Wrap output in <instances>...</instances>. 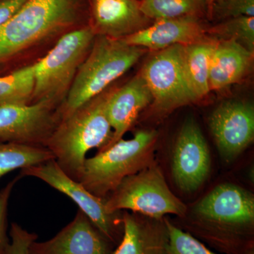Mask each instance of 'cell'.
Returning <instances> with one entry per match:
<instances>
[{
    "mask_svg": "<svg viewBox=\"0 0 254 254\" xmlns=\"http://www.w3.org/2000/svg\"><path fill=\"white\" fill-rule=\"evenodd\" d=\"M182 47L176 45L157 52L140 72L153 96V104L160 113H170L196 102L184 73Z\"/></svg>",
    "mask_w": 254,
    "mask_h": 254,
    "instance_id": "obj_9",
    "label": "cell"
},
{
    "mask_svg": "<svg viewBox=\"0 0 254 254\" xmlns=\"http://www.w3.org/2000/svg\"><path fill=\"white\" fill-rule=\"evenodd\" d=\"M115 246L78 209L72 221L46 242L34 241L30 254H112Z\"/></svg>",
    "mask_w": 254,
    "mask_h": 254,
    "instance_id": "obj_13",
    "label": "cell"
},
{
    "mask_svg": "<svg viewBox=\"0 0 254 254\" xmlns=\"http://www.w3.org/2000/svg\"><path fill=\"white\" fill-rule=\"evenodd\" d=\"M21 178L22 177L18 175L0 190V254H6L9 249L10 238L9 235H8V205L13 189Z\"/></svg>",
    "mask_w": 254,
    "mask_h": 254,
    "instance_id": "obj_25",
    "label": "cell"
},
{
    "mask_svg": "<svg viewBox=\"0 0 254 254\" xmlns=\"http://www.w3.org/2000/svg\"><path fill=\"white\" fill-rule=\"evenodd\" d=\"M55 159L48 148L0 141V177Z\"/></svg>",
    "mask_w": 254,
    "mask_h": 254,
    "instance_id": "obj_21",
    "label": "cell"
},
{
    "mask_svg": "<svg viewBox=\"0 0 254 254\" xmlns=\"http://www.w3.org/2000/svg\"><path fill=\"white\" fill-rule=\"evenodd\" d=\"M158 133L141 130L95 156L86 158L78 182L92 194L106 198L124 179L149 166L154 160Z\"/></svg>",
    "mask_w": 254,
    "mask_h": 254,
    "instance_id": "obj_5",
    "label": "cell"
},
{
    "mask_svg": "<svg viewBox=\"0 0 254 254\" xmlns=\"http://www.w3.org/2000/svg\"><path fill=\"white\" fill-rule=\"evenodd\" d=\"M254 53L234 40L218 41L210 63V91H220L238 83L253 61Z\"/></svg>",
    "mask_w": 254,
    "mask_h": 254,
    "instance_id": "obj_18",
    "label": "cell"
},
{
    "mask_svg": "<svg viewBox=\"0 0 254 254\" xmlns=\"http://www.w3.org/2000/svg\"><path fill=\"white\" fill-rule=\"evenodd\" d=\"M144 48L130 46L122 39L100 36L78 68L68 89L61 120L99 95L110 83L134 66Z\"/></svg>",
    "mask_w": 254,
    "mask_h": 254,
    "instance_id": "obj_4",
    "label": "cell"
},
{
    "mask_svg": "<svg viewBox=\"0 0 254 254\" xmlns=\"http://www.w3.org/2000/svg\"><path fill=\"white\" fill-rule=\"evenodd\" d=\"M90 4L93 28L100 36L123 39L148 26L137 0H90Z\"/></svg>",
    "mask_w": 254,
    "mask_h": 254,
    "instance_id": "obj_15",
    "label": "cell"
},
{
    "mask_svg": "<svg viewBox=\"0 0 254 254\" xmlns=\"http://www.w3.org/2000/svg\"><path fill=\"white\" fill-rule=\"evenodd\" d=\"M27 0H1L0 1V28L8 22Z\"/></svg>",
    "mask_w": 254,
    "mask_h": 254,
    "instance_id": "obj_28",
    "label": "cell"
},
{
    "mask_svg": "<svg viewBox=\"0 0 254 254\" xmlns=\"http://www.w3.org/2000/svg\"><path fill=\"white\" fill-rule=\"evenodd\" d=\"M35 88V64L0 77V105H28Z\"/></svg>",
    "mask_w": 254,
    "mask_h": 254,
    "instance_id": "obj_22",
    "label": "cell"
},
{
    "mask_svg": "<svg viewBox=\"0 0 254 254\" xmlns=\"http://www.w3.org/2000/svg\"><path fill=\"white\" fill-rule=\"evenodd\" d=\"M83 8V0H27L0 28V62L75 26Z\"/></svg>",
    "mask_w": 254,
    "mask_h": 254,
    "instance_id": "obj_3",
    "label": "cell"
},
{
    "mask_svg": "<svg viewBox=\"0 0 254 254\" xmlns=\"http://www.w3.org/2000/svg\"><path fill=\"white\" fill-rule=\"evenodd\" d=\"M153 96L141 73L107 95L105 108L113 129V137L109 145L103 150L122 139L133 126L142 110L153 103Z\"/></svg>",
    "mask_w": 254,
    "mask_h": 254,
    "instance_id": "obj_16",
    "label": "cell"
},
{
    "mask_svg": "<svg viewBox=\"0 0 254 254\" xmlns=\"http://www.w3.org/2000/svg\"><path fill=\"white\" fill-rule=\"evenodd\" d=\"M19 175L36 177L67 195L115 247L121 242L124 234L123 211L110 213L106 208V198L92 194L79 182L68 177L55 159L22 169Z\"/></svg>",
    "mask_w": 254,
    "mask_h": 254,
    "instance_id": "obj_8",
    "label": "cell"
},
{
    "mask_svg": "<svg viewBox=\"0 0 254 254\" xmlns=\"http://www.w3.org/2000/svg\"><path fill=\"white\" fill-rule=\"evenodd\" d=\"M187 232L225 254L254 249V196L231 183L215 187L193 208Z\"/></svg>",
    "mask_w": 254,
    "mask_h": 254,
    "instance_id": "obj_1",
    "label": "cell"
},
{
    "mask_svg": "<svg viewBox=\"0 0 254 254\" xmlns=\"http://www.w3.org/2000/svg\"><path fill=\"white\" fill-rule=\"evenodd\" d=\"M107 95L97 96L61 120L47 141L46 148L68 177L78 182L86 155L109 145L113 129L106 113Z\"/></svg>",
    "mask_w": 254,
    "mask_h": 254,
    "instance_id": "obj_2",
    "label": "cell"
},
{
    "mask_svg": "<svg viewBox=\"0 0 254 254\" xmlns=\"http://www.w3.org/2000/svg\"><path fill=\"white\" fill-rule=\"evenodd\" d=\"M55 103L42 100L28 105H0V141L46 148L61 122Z\"/></svg>",
    "mask_w": 254,
    "mask_h": 254,
    "instance_id": "obj_10",
    "label": "cell"
},
{
    "mask_svg": "<svg viewBox=\"0 0 254 254\" xmlns=\"http://www.w3.org/2000/svg\"><path fill=\"white\" fill-rule=\"evenodd\" d=\"M205 32L199 18L188 16L158 20L122 40L130 46L158 52L176 45L187 46L199 41L206 36Z\"/></svg>",
    "mask_w": 254,
    "mask_h": 254,
    "instance_id": "obj_14",
    "label": "cell"
},
{
    "mask_svg": "<svg viewBox=\"0 0 254 254\" xmlns=\"http://www.w3.org/2000/svg\"><path fill=\"white\" fill-rule=\"evenodd\" d=\"M140 9L155 21L182 17L200 18L209 11L206 0H141Z\"/></svg>",
    "mask_w": 254,
    "mask_h": 254,
    "instance_id": "obj_20",
    "label": "cell"
},
{
    "mask_svg": "<svg viewBox=\"0 0 254 254\" xmlns=\"http://www.w3.org/2000/svg\"><path fill=\"white\" fill-rule=\"evenodd\" d=\"M211 158L208 143L198 124L188 119L182 125L172 159L175 184L185 192H193L208 178Z\"/></svg>",
    "mask_w": 254,
    "mask_h": 254,
    "instance_id": "obj_11",
    "label": "cell"
},
{
    "mask_svg": "<svg viewBox=\"0 0 254 254\" xmlns=\"http://www.w3.org/2000/svg\"><path fill=\"white\" fill-rule=\"evenodd\" d=\"M221 17L235 18L254 16V0H226L215 5L211 11Z\"/></svg>",
    "mask_w": 254,
    "mask_h": 254,
    "instance_id": "obj_27",
    "label": "cell"
},
{
    "mask_svg": "<svg viewBox=\"0 0 254 254\" xmlns=\"http://www.w3.org/2000/svg\"><path fill=\"white\" fill-rule=\"evenodd\" d=\"M10 245L6 254H30L29 247L38 235L28 232L16 222L11 223L9 230Z\"/></svg>",
    "mask_w": 254,
    "mask_h": 254,
    "instance_id": "obj_26",
    "label": "cell"
},
{
    "mask_svg": "<svg viewBox=\"0 0 254 254\" xmlns=\"http://www.w3.org/2000/svg\"><path fill=\"white\" fill-rule=\"evenodd\" d=\"M247 254H254V250H250V252H248Z\"/></svg>",
    "mask_w": 254,
    "mask_h": 254,
    "instance_id": "obj_30",
    "label": "cell"
},
{
    "mask_svg": "<svg viewBox=\"0 0 254 254\" xmlns=\"http://www.w3.org/2000/svg\"><path fill=\"white\" fill-rule=\"evenodd\" d=\"M95 35L91 26L68 32L45 58L35 63L33 99L56 103L68 91L93 43Z\"/></svg>",
    "mask_w": 254,
    "mask_h": 254,
    "instance_id": "obj_7",
    "label": "cell"
},
{
    "mask_svg": "<svg viewBox=\"0 0 254 254\" xmlns=\"http://www.w3.org/2000/svg\"><path fill=\"white\" fill-rule=\"evenodd\" d=\"M214 38L220 40H234L254 53V17L239 16L230 18L209 31Z\"/></svg>",
    "mask_w": 254,
    "mask_h": 254,
    "instance_id": "obj_23",
    "label": "cell"
},
{
    "mask_svg": "<svg viewBox=\"0 0 254 254\" xmlns=\"http://www.w3.org/2000/svg\"><path fill=\"white\" fill-rule=\"evenodd\" d=\"M168 227V254H217L193 235L184 231L165 217Z\"/></svg>",
    "mask_w": 254,
    "mask_h": 254,
    "instance_id": "obj_24",
    "label": "cell"
},
{
    "mask_svg": "<svg viewBox=\"0 0 254 254\" xmlns=\"http://www.w3.org/2000/svg\"><path fill=\"white\" fill-rule=\"evenodd\" d=\"M124 234L112 254H168L169 232L165 218L123 212Z\"/></svg>",
    "mask_w": 254,
    "mask_h": 254,
    "instance_id": "obj_17",
    "label": "cell"
},
{
    "mask_svg": "<svg viewBox=\"0 0 254 254\" xmlns=\"http://www.w3.org/2000/svg\"><path fill=\"white\" fill-rule=\"evenodd\" d=\"M106 208L110 213L131 210L156 219L165 218L168 214L183 218L187 210L169 188L155 162L124 179L107 197Z\"/></svg>",
    "mask_w": 254,
    "mask_h": 254,
    "instance_id": "obj_6",
    "label": "cell"
},
{
    "mask_svg": "<svg viewBox=\"0 0 254 254\" xmlns=\"http://www.w3.org/2000/svg\"><path fill=\"white\" fill-rule=\"evenodd\" d=\"M209 126L222 160L230 163L254 141V106L240 100L223 102L212 113Z\"/></svg>",
    "mask_w": 254,
    "mask_h": 254,
    "instance_id": "obj_12",
    "label": "cell"
},
{
    "mask_svg": "<svg viewBox=\"0 0 254 254\" xmlns=\"http://www.w3.org/2000/svg\"><path fill=\"white\" fill-rule=\"evenodd\" d=\"M226 0H206L207 4H208L209 11H211L214 6L224 2Z\"/></svg>",
    "mask_w": 254,
    "mask_h": 254,
    "instance_id": "obj_29",
    "label": "cell"
},
{
    "mask_svg": "<svg viewBox=\"0 0 254 254\" xmlns=\"http://www.w3.org/2000/svg\"><path fill=\"white\" fill-rule=\"evenodd\" d=\"M218 41L216 38L205 36L199 41L182 47L184 73L195 101L204 98L210 91L209 86L210 63Z\"/></svg>",
    "mask_w": 254,
    "mask_h": 254,
    "instance_id": "obj_19",
    "label": "cell"
}]
</instances>
